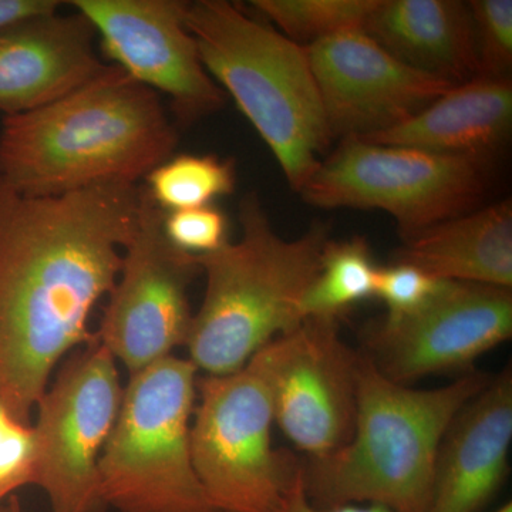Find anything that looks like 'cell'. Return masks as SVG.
Returning <instances> with one entry per match:
<instances>
[{"label": "cell", "instance_id": "cell-20", "mask_svg": "<svg viewBox=\"0 0 512 512\" xmlns=\"http://www.w3.org/2000/svg\"><path fill=\"white\" fill-rule=\"evenodd\" d=\"M377 266L365 238L330 241L302 301L303 319L338 320L356 303L375 298Z\"/></svg>", "mask_w": 512, "mask_h": 512}, {"label": "cell", "instance_id": "cell-10", "mask_svg": "<svg viewBox=\"0 0 512 512\" xmlns=\"http://www.w3.org/2000/svg\"><path fill=\"white\" fill-rule=\"evenodd\" d=\"M164 215L141 185L137 229L94 332V339L128 373L185 348L194 318L188 291L202 274L201 266L197 256L185 254L165 237Z\"/></svg>", "mask_w": 512, "mask_h": 512}, {"label": "cell", "instance_id": "cell-4", "mask_svg": "<svg viewBox=\"0 0 512 512\" xmlns=\"http://www.w3.org/2000/svg\"><path fill=\"white\" fill-rule=\"evenodd\" d=\"M239 222V241L197 256L205 292L185 349L208 376L239 372L302 322L303 298L330 241L326 222H315L296 239L279 237L256 192L242 198Z\"/></svg>", "mask_w": 512, "mask_h": 512}, {"label": "cell", "instance_id": "cell-9", "mask_svg": "<svg viewBox=\"0 0 512 512\" xmlns=\"http://www.w3.org/2000/svg\"><path fill=\"white\" fill-rule=\"evenodd\" d=\"M56 370L35 407L33 485L52 512H101L100 458L123 402L119 367L93 339Z\"/></svg>", "mask_w": 512, "mask_h": 512}, {"label": "cell", "instance_id": "cell-17", "mask_svg": "<svg viewBox=\"0 0 512 512\" xmlns=\"http://www.w3.org/2000/svg\"><path fill=\"white\" fill-rule=\"evenodd\" d=\"M511 126V80L477 76L450 87L406 123L359 140L490 161Z\"/></svg>", "mask_w": 512, "mask_h": 512}, {"label": "cell", "instance_id": "cell-26", "mask_svg": "<svg viewBox=\"0 0 512 512\" xmlns=\"http://www.w3.org/2000/svg\"><path fill=\"white\" fill-rule=\"evenodd\" d=\"M35 436L32 424L16 419L0 404V503L19 488L33 485Z\"/></svg>", "mask_w": 512, "mask_h": 512}, {"label": "cell", "instance_id": "cell-29", "mask_svg": "<svg viewBox=\"0 0 512 512\" xmlns=\"http://www.w3.org/2000/svg\"><path fill=\"white\" fill-rule=\"evenodd\" d=\"M6 505H8L9 512H23L22 504H20L19 498L16 495H10Z\"/></svg>", "mask_w": 512, "mask_h": 512}, {"label": "cell", "instance_id": "cell-31", "mask_svg": "<svg viewBox=\"0 0 512 512\" xmlns=\"http://www.w3.org/2000/svg\"><path fill=\"white\" fill-rule=\"evenodd\" d=\"M0 512H9L8 505H5V507H2V505H0Z\"/></svg>", "mask_w": 512, "mask_h": 512}, {"label": "cell", "instance_id": "cell-11", "mask_svg": "<svg viewBox=\"0 0 512 512\" xmlns=\"http://www.w3.org/2000/svg\"><path fill=\"white\" fill-rule=\"evenodd\" d=\"M360 357L340 338L338 320L303 319L249 360L268 389L276 426L308 460L352 437Z\"/></svg>", "mask_w": 512, "mask_h": 512}, {"label": "cell", "instance_id": "cell-22", "mask_svg": "<svg viewBox=\"0 0 512 512\" xmlns=\"http://www.w3.org/2000/svg\"><path fill=\"white\" fill-rule=\"evenodd\" d=\"M379 0H254L252 8L301 46L365 29Z\"/></svg>", "mask_w": 512, "mask_h": 512}, {"label": "cell", "instance_id": "cell-6", "mask_svg": "<svg viewBox=\"0 0 512 512\" xmlns=\"http://www.w3.org/2000/svg\"><path fill=\"white\" fill-rule=\"evenodd\" d=\"M197 367L168 356L130 373L100 458V497L119 512H218L195 473L191 421Z\"/></svg>", "mask_w": 512, "mask_h": 512}, {"label": "cell", "instance_id": "cell-7", "mask_svg": "<svg viewBox=\"0 0 512 512\" xmlns=\"http://www.w3.org/2000/svg\"><path fill=\"white\" fill-rule=\"evenodd\" d=\"M488 163L346 138L299 192L312 207L387 212L404 241L473 210L487 187Z\"/></svg>", "mask_w": 512, "mask_h": 512}, {"label": "cell", "instance_id": "cell-27", "mask_svg": "<svg viewBox=\"0 0 512 512\" xmlns=\"http://www.w3.org/2000/svg\"><path fill=\"white\" fill-rule=\"evenodd\" d=\"M57 0H0V33L39 16L59 12Z\"/></svg>", "mask_w": 512, "mask_h": 512}, {"label": "cell", "instance_id": "cell-19", "mask_svg": "<svg viewBox=\"0 0 512 512\" xmlns=\"http://www.w3.org/2000/svg\"><path fill=\"white\" fill-rule=\"evenodd\" d=\"M403 242L396 261L441 281L512 288L510 200L441 221Z\"/></svg>", "mask_w": 512, "mask_h": 512}, {"label": "cell", "instance_id": "cell-23", "mask_svg": "<svg viewBox=\"0 0 512 512\" xmlns=\"http://www.w3.org/2000/svg\"><path fill=\"white\" fill-rule=\"evenodd\" d=\"M467 5L473 20L478 76L510 79L512 0H473Z\"/></svg>", "mask_w": 512, "mask_h": 512}, {"label": "cell", "instance_id": "cell-8", "mask_svg": "<svg viewBox=\"0 0 512 512\" xmlns=\"http://www.w3.org/2000/svg\"><path fill=\"white\" fill-rule=\"evenodd\" d=\"M271 397L249 366L198 377L191 421L195 473L218 512H281L302 463L272 446Z\"/></svg>", "mask_w": 512, "mask_h": 512}, {"label": "cell", "instance_id": "cell-3", "mask_svg": "<svg viewBox=\"0 0 512 512\" xmlns=\"http://www.w3.org/2000/svg\"><path fill=\"white\" fill-rule=\"evenodd\" d=\"M490 379L471 370L443 387L413 389L393 382L362 355L352 437L332 454L302 463L309 501L319 508L429 512L444 434Z\"/></svg>", "mask_w": 512, "mask_h": 512}, {"label": "cell", "instance_id": "cell-21", "mask_svg": "<svg viewBox=\"0 0 512 512\" xmlns=\"http://www.w3.org/2000/svg\"><path fill=\"white\" fill-rule=\"evenodd\" d=\"M143 187L164 212L208 207L235 191L237 165L214 154L171 156L144 178Z\"/></svg>", "mask_w": 512, "mask_h": 512}, {"label": "cell", "instance_id": "cell-14", "mask_svg": "<svg viewBox=\"0 0 512 512\" xmlns=\"http://www.w3.org/2000/svg\"><path fill=\"white\" fill-rule=\"evenodd\" d=\"M306 50L332 138H366L400 126L456 86L400 62L363 30Z\"/></svg>", "mask_w": 512, "mask_h": 512}, {"label": "cell", "instance_id": "cell-24", "mask_svg": "<svg viewBox=\"0 0 512 512\" xmlns=\"http://www.w3.org/2000/svg\"><path fill=\"white\" fill-rule=\"evenodd\" d=\"M446 282L423 271L419 266L396 261L392 265L377 268L375 298L386 305V316L399 318L426 305Z\"/></svg>", "mask_w": 512, "mask_h": 512}, {"label": "cell", "instance_id": "cell-1", "mask_svg": "<svg viewBox=\"0 0 512 512\" xmlns=\"http://www.w3.org/2000/svg\"><path fill=\"white\" fill-rule=\"evenodd\" d=\"M141 185L28 197L0 184V404L32 424L55 370L94 339L90 316L119 278Z\"/></svg>", "mask_w": 512, "mask_h": 512}, {"label": "cell", "instance_id": "cell-28", "mask_svg": "<svg viewBox=\"0 0 512 512\" xmlns=\"http://www.w3.org/2000/svg\"><path fill=\"white\" fill-rule=\"evenodd\" d=\"M281 512H392L379 505H343L335 508H319L309 501L303 484V471L293 481L291 490L286 495L284 508Z\"/></svg>", "mask_w": 512, "mask_h": 512}, {"label": "cell", "instance_id": "cell-2", "mask_svg": "<svg viewBox=\"0 0 512 512\" xmlns=\"http://www.w3.org/2000/svg\"><path fill=\"white\" fill-rule=\"evenodd\" d=\"M177 144L160 94L110 64L63 99L3 119L0 184L28 197L138 184Z\"/></svg>", "mask_w": 512, "mask_h": 512}, {"label": "cell", "instance_id": "cell-18", "mask_svg": "<svg viewBox=\"0 0 512 512\" xmlns=\"http://www.w3.org/2000/svg\"><path fill=\"white\" fill-rule=\"evenodd\" d=\"M367 35L400 62L451 84L478 76L473 20L458 0H379Z\"/></svg>", "mask_w": 512, "mask_h": 512}, {"label": "cell", "instance_id": "cell-30", "mask_svg": "<svg viewBox=\"0 0 512 512\" xmlns=\"http://www.w3.org/2000/svg\"><path fill=\"white\" fill-rule=\"evenodd\" d=\"M494 512H512V504H504L503 507L498 508V510Z\"/></svg>", "mask_w": 512, "mask_h": 512}, {"label": "cell", "instance_id": "cell-15", "mask_svg": "<svg viewBox=\"0 0 512 512\" xmlns=\"http://www.w3.org/2000/svg\"><path fill=\"white\" fill-rule=\"evenodd\" d=\"M96 30L79 12L39 16L0 33V111L20 116L49 106L106 72Z\"/></svg>", "mask_w": 512, "mask_h": 512}, {"label": "cell", "instance_id": "cell-13", "mask_svg": "<svg viewBox=\"0 0 512 512\" xmlns=\"http://www.w3.org/2000/svg\"><path fill=\"white\" fill-rule=\"evenodd\" d=\"M512 335V292L447 281L409 315L386 316L367 338L377 369L407 384L446 372H471L474 362Z\"/></svg>", "mask_w": 512, "mask_h": 512}, {"label": "cell", "instance_id": "cell-16", "mask_svg": "<svg viewBox=\"0 0 512 512\" xmlns=\"http://www.w3.org/2000/svg\"><path fill=\"white\" fill-rule=\"evenodd\" d=\"M512 441V372L487 386L454 417L441 441L429 512H478L503 485Z\"/></svg>", "mask_w": 512, "mask_h": 512}, {"label": "cell", "instance_id": "cell-5", "mask_svg": "<svg viewBox=\"0 0 512 512\" xmlns=\"http://www.w3.org/2000/svg\"><path fill=\"white\" fill-rule=\"evenodd\" d=\"M185 22L208 74L301 191L333 140L306 47L227 0L188 2Z\"/></svg>", "mask_w": 512, "mask_h": 512}, {"label": "cell", "instance_id": "cell-12", "mask_svg": "<svg viewBox=\"0 0 512 512\" xmlns=\"http://www.w3.org/2000/svg\"><path fill=\"white\" fill-rule=\"evenodd\" d=\"M113 66L170 100L177 126L217 113L227 94L202 63L181 0H73Z\"/></svg>", "mask_w": 512, "mask_h": 512}, {"label": "cell", "instance_id": "cell-25", "mask_svg": "<svg viewBox=\"0 0 512 512\" xmlns=\"http://www.w3.org/2000/svg\"><path fill=\"white\" fill-rule=\"evenodd\" d=\"M228 218L214 205L165 212L164 232L175 248L194 256L214 254L228 244Z\"/></svg>", "mask_w": 512, "mask_h": 512}]
</instances>
